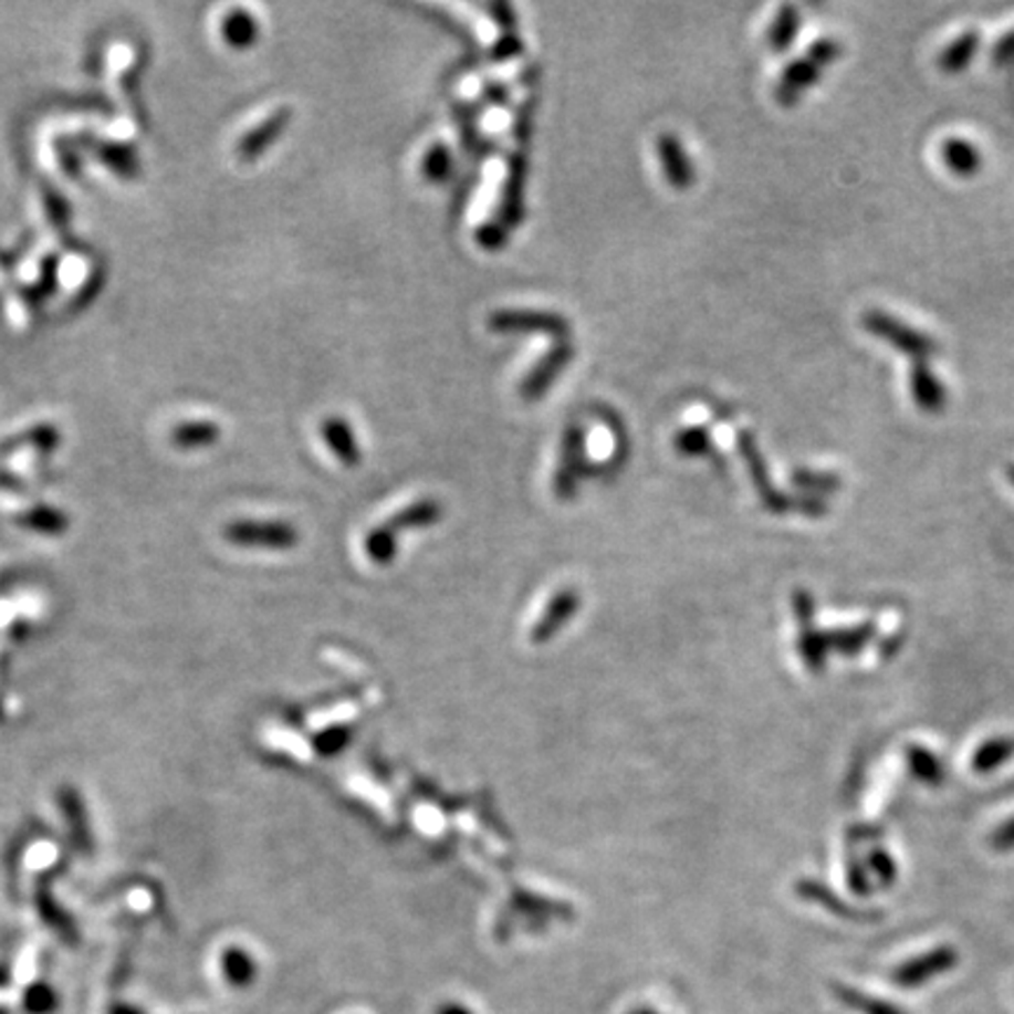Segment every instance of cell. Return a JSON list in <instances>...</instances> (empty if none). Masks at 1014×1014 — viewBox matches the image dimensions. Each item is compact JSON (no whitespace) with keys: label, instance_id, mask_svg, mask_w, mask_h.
<instances>
[{"label":"cell","instance_id":"35","mask_svg":"<svg viewBox=\"0 0 1014 1014\" xmlns=\"http://www.w3.org/2000/svg\"><path fill=\"white\" fill-rule=\"evenodd\" d=\"M348 742H351V729H348V725H332V729L315 735L313 748L322 756H336V754H341L343 750L348 748Z\"/></svg>","mask_w":1014,"mask_h":1014},{"label":"cell","instance_id":"42","mask_svg":"<svg viewBox=\"0 0 1014 1014\" xmlns=\"http://www.w3.org/2000/svg\"><path fill=\"white\" fill-rule=\"evenodd\" d=\"M869 869L878 874V878H881V881L888 886L895 881V876H897V869L892 865V859L888 857V853H881V850H874L869 855Z\"/></svg>","mask_w":1014,"mask_h":1014},{"label":"cell","instance_id":"33","mask_svg":"<svg viewBox=\"0 0 1014 1014\" xmlns=\"http://www.w3.org/2000/svg\"><path fill=\"white\" fill-rule=\"evenodd\" d=\"M796 890H798V895L813 899V902H817V905H822V907H827L829 911H834V913H838V916H846V918H863V913H859V911H855V909H850V907H846V905H840V902H838V897H836L829 888L819 886L817 881H801Z\"/></svg>","mask_w":1014,"mask_h":1014},{"label":"cell","instance_id":"6","mask_svg":"<svg viewBox=\"0 0 1014 1014\" xmlns=\"http://www.w3.org/2000/svg\"><path fill=\"white\" fill-rule=\"evenodd\" d=\"M573 355H576V348H573L571 341H557L554 346L541 357L539 365H535L520 386V395L526 401H539L545 397V393L552 388V383L557 380V376L571 365Z\"/></svg>","mask_w":1014,"mask_h":1014},{"label":"cell","instance_id":"20","mask_svg":"<svg viewBox=\"0 0 1014 1014\" xmlns=\"http://www.w3.org/2000/svg\"><path fill=\"white\" fill-rule=\"evenodd\" d=\"M219 965H221L223 980L231 986H236V989L252 986L254 980H257V972H259L257 961L252 959V953L247 949H242V947L223 949Z\"/></svg>","mask_w":1014,"mask_h":1014},{"label":"cell","instance_id":"23","mask_svg":"<svg viewBox=\"0 0 1014 1014\" xmlns=\"http://www.w3.org/2000/svg\"><path fill=\"white\" fill-rule=\"evenodd\" d=\"M92 150L97 153V158L111 167V171H116L123 179H134L139 175V163L134 150L121 144H111V142H92Z\"/></svg>","mask_w":1014,"mask_h":1014},{"label":"cell","instance_id":"41","mask_svg":"<svg viewBox=\"0 0 1014 1014\" xmlns=\"http://www.w3.org/2000/svg\"><path fill=\"white\" fill-rule=\"evenodd\" d=\"M533 111H535V100L529 97L520 111L514 116V137L520 144H526L531 137V127H533Z\"/></svg>","mask_w":1014,"mask_h":1014},{"label":"cell","instance_id":"14","mask_svg":"<svg viewBox=\"0 0 1014 1014\" xmlns=\"http://www.w3.org/2000/svg\"><path fill=\"white\" fill-rule=\"evenodd\" d=\"M656 146H658V156H660V163H662L665 179L672 184L677 190L691 188L693 181H696V167H693L691 158H688V153H686L681 139L675 137V134H662Z\"/></svg>","mask_w":1014,"mask_h":1014},{"label":"cell","instance_id":"30","mask_svg":"<svg viewBox=\"0 0 1014 1014\" xmlns=\"http://www.w3.org/2000/svg\"><path fill=\"white\" fill-rule=\"evenodd\" d=\"M1012 754H1014V740L996 738V740H989L986 744H982L978 754H974L972 759V765H974V771L991 773V771H996L999 765H1003Z\"/></svg>","mask_w":1014,"mask_h":1014},{"label":"cell","instance_id":"37","mask_svg":"<svg viewBox=\"0 0 1014 1014\" xmlns=\"http://www.w3.org/2000/svg\"><path fill=\"white\" fill-rule=\"evenodd\" d=\"M840 52H844V45H840V41H836L834 35H822L817 38V41L811 43V48L806 50V54L811 56L813 62H817L822 69H827L829 64H834Z\"/></svg>","mask_w":1014,"mask_h":1014},{"label":"cell","instance_id":"21","mask_svg":"<svg viewBox=\"0 0 1014 1014\" xmlns=\"http://www.w3.org/2000/svg\"><path fill=\"white\" fill-rule=\"evenodd\" d=\"M60 806H62V813L69 822V829L75 838V844H79L81 850H90V844H92V836H90V822H87V811H85V803L81 798V794L75 792L73 787H64L60 790Z\"/></svg>","mask_w":1014,"mask_h":1014},{"label":"cell","instance_id":"38","mask_svg":"<svg viewBox=\"0 0 1014 1014\" xmlns=\"http://www.w3.org/2000/svg\"><path fill=\"white\" fill-rule=\"evenodd\" d=\"M56 993L48 984H33L27 996H24V1007L31 1014H50L56 1007Z\"/></svg>","mask_w":1014,"mask_h":1014},{"label":"cell","instance_id":"16","mask_svg":"<svg viewBox=\"0 0 1014 1014\" xmlns=\"http://www.w3.org/2000/svg\"><path fill=\"white\" fill-rule=\"evenodd\" d=\"M322 437H324V442H327L330 451L338 458V461L343 466H357L362 461V449H359V442L355 439V432L351 428V424L346 418H341V416H332L327 418L322 424Z\"/></svg>","mask_w":1014,"mask_h":1014},{"label":"cell","instance_id":"5","mask_svg":"<svg viewBox=\"0 0 1014 1014\" xmlns=\"http://www.w3.org/2000/svg\"><path fill=\"white\" fill-rule=\"evenodd\" d=\"M585 445H587V435L583 426L571 424L562 437L560 466H557V474H554V493H557L564 501L573 499L578 491L583 468H585Z\"/></svg>","mask_w":1014,"mask_h":1014},{"label":"cell","instance_id":"19","mask_svg":"<svg viewBox=\"0 0 1014 1014\" xmlns=\"http://www.w3.org/2000/svg\"><path fill=\"white\" fill-rule=\"evenodd\" d=\"M442 514H445L442 503L435 501V499H420V501L407 505L405 510H399L397 514H393L386 524L399 535L401 531L428 529V526H432V524H437L439 520H442Z\"/></svg>","mask_w":1014,"mask_h":1014},{"label":"cell","instance_id":"10","mask_svg":"<svg viewBox=\"0 0 1014 1014\" xmlns=\"http://www.w3.org/2000/svg\"><path fill=\"white\" fill-rule=\"evenodd\" d=\"M819 79H822V66L817 62H813L808 54L796 56L794 62H790L782 69V75L775 85L777 104L794 106L803 97V92L815 87Z\"/></svg>","mask_w":1014,"mask_h":1014},{"label":"cell","instance_id":"22","mask_svg":"<svg viewBox=\"0 0 1014 1014\" xmlns=\"http://www.w3.org/2000/svg\"><path fill=\"white\" fill-rule=\"evenodd\" d=\"M171 439H175V445L181 449L212 447L221 439V428L215 420H186V424H179L175 428Z\"/></svg>","mask_w":1014,"mask_h":1014},{"label":"cell","instance_id":"7","mask_svg":"<svg viewBox=\"0 0 1014 1014\" xmlns=\"http://www.w3.org/2000/svg\"><path fill=\"white\" fill-rule=\"evenodd\" d=\"M526 179H529V158L526 150H514L508 158V175L503 184V194H501V205H499V219L503 226H508L510 231L522 223L524 219V190H526Z\"/></svg>","mask_w":1014,"mask_h":1014},{"label":"cell","instance_id":"29","mask_svg":"<svg viewBox=\"0 0 1014 1014\" xmlns=\"http://www.w3.org/2000/svg\"><path fill=\"white\" fill-rule=\"evenodd\" d=\"M874 633H876V627L869 623V625H859V627H853V629H838V633L825 635V639H827V648L829 650H838V654L855 656L871 641Z\"/></svg>","mask_w":1014,"mask_h":1014},{"label":"cell","instance_id":"32","mask_svg":"<svg viewBox=\"0 0 1014 1014\" xmlns=\"http://www.w3.org/2000/svg\"><path fill=\"white\" fill-rule=\"evenodd\" d=\"M836 993H838V999L844 1001L848 1007L863 1012V1014H907L905 1010L895 1007L892 1003L871 999V996H867V993H859V991H853V989L838 986Z\"/></svg>","mask_w":1014,"mask_h":1014},{"label":"cell","instance_id":"9","mask_svg":"<svg viewBox=\"0 0 1014 1014\" xmlns=\"http://www.w3.org/2000/svg\"><path fill=\"white\" fill-rule=\"evenodd\" d=\"M909 390L918 409L926 414H940L949 405L947 383L932 372L926 359H916L909 367Z\"/></svg>","mask_w":1014,"mask_h":1014},{"label":"cell","instance_id":"24","mask_svg":"<svg viewBox=\"0 0 1014 1014\" xmlns=\"http://www.w3.org/2000/svg\"><path fill=\"white\" fill-rule=\"evenodd\" d=\"M798 29H801V12L796 6H782L773 19V24L769 29V45L775 50V52H784V50H790L796 41V35H798Z\"/></svg>","mask_w":1014,"mask_h":1014},{"label":"cell","instance_id":"36","mask_svg":"<svg viewBox=\"0 0 1014 1014\" xmlns=\"http://www.w3.org/2000/svg\"><path fill=\"white\" fill-rule=\"evenodd\" d=\"M510 228L503 226L499 219H493V221H484L480 228H477V242H480L482 250L487 252H501L503 247L508 244L510 240Z\"/></svg>","mask_w":1014,"mask_h":1014},{"label":"cell","instance_id":"17","mask_svg":"<svg viewBox=\"0 0 1014 1014\" xmlns=\"http://www.w3.org/2000/svg\"><path fill=\"white\" fill-rule=\"evenodd\" d=\"M980 48H982V33L978 29H965L963 33L955 35L940 54H937V66H940L944 73H961L972 64L974 54L980 52Z\"/></svg>","mask_w":1014,"mask_h":1014},{"label":"cell","instance_id":"8","mask_svg":"<svg viewBox=\"0 0 1014 1014\" xmlns=\"http://www.w3.org/2000/svg\"><path fill=\"white\" fill-rule=\"evenodd\" d=\"M290 123H292V108L290 106H282V108L273 111L271 116L263 118L259 125H254L247 134H242V137L238 139V144H236V156L242 163H254L257 158H261L263 153L282 137L284 129L290 127Z\"/></svg>","mask_w":1014,"mask_h":1014},{"label":"cell","instance_id":"47","mask_svg":"<svg viewBox=\"0 0 1014 1014\" xmlns=\"http://www.w3.org/2000/svg\"><path fill=\"white\" fill-rule=\"evenodd\" d=\"M45 205H48V212H50L54 223H64L66 221V202L60 196H54V194H50V190H45Z\"/></svg>","mask_w":1014,"mask_h":1014},{"label":"cell","instance_id":"3","mask_svg":"<svg viewBox=\"0 0 1014 1014\" xmlns=\"http://www.w3.org/2000/svg\"><path fill=\"white\" fill-rule=\"evenodd\" d=\"M223 539L236 545V547H247V550H271V552H284V550H294L299 545V531L290 522H280V520H236L231 524H226L223 529Z\"/></svg>","mask_w":1014,"mask_h":1014},{"label":"cell","instance_id":"34","mask_svg":"<svg viewBox=\"0 0 1014 1014\" xmlns=\"http://www.w3.org/2000/svg\"><path fill=\"white\" fill-rule=\"evenodd\" d=\"M909 765H911V773L918 780L928 782V784H937L944 775L942 761L937 759L934 754H930L928 750H921V748H911L909 750Z\"/></svg>","mask_w":1014,"mask_h":1014},{"label":"cell","instance_id":"1","mask_svg":"<svg viewBox=\"0 0 1014 1014\" xmlns=\"http://www.w3.org/2000/svg\"><path fill=\"white\" fill-rule=\"evenodd\" d=\"M738 449H740L744 466H748V472L752 477L754 489L759 491L761 503L769 508L771 512H777V514H782V512H801V514H808V516L827 514V503L822 501L819 495H808V493L787 495V493H782L780 489H775V484L771 480L769 466H765L763 451L759 447V439H756V435L752 430H740L738 432Z\"/></svg>","mask_w":1014,"mask_h":1014},{"label":"cell","instance_id":"51","mask_svg":"<svg viewBox=\"0 0 1014 1014\" xmlns=\"http://www.w3.org/2000/svg\"><path fill=\"white\" fill-rule=\"evenodd\" d=\"M1005 474H1007V480H1010V484L1014 487V463H1007V468H1005Z\"/></svg>","mask_w":1014,"mask_h":1014},{"label":"cell","instance_id":"2","mask_svg":"<svg viewBox=\"0 0 1014 1014\" xmlns=\"http://www.w3.org/2000/svg\"><path fill=\"white\" fill-rule=\"evenodd\" d=\"M859 324H863L871 336L888 343L890 348L899 351L902 355H909L913 362L916 359L928 362L932 355L942 351V343L937 341L932 334L918 330V327H911L909 322L899 320L897 315L881 311V309H869L867 313H863Z\"/></svg>","mask_w":1014,"mask_h":1014},{"label":"cell","instance_id":"13","mask_svg":"<svg viewBox=\"0 0 1014 1014\" xmlns=\"http://www.w3.org/2000/svg\"><path fill=\"white\" fill-rule=\"evenodd\" d=\"M794 608H796V616H798V623H801L798 648H801L803 662H806L813 669H819L822 665H825V660L829 656V648H827L825 635L815 633V627H813V602H811V597L806 595V592H796Z\"/></svg>","mask_w":1014,"mask_h":1014},{"label":"cell","instance_id":"49","mask_svg":"<svg viewBox=\"0 0 1014 1014\" xmlns=\"http://www.w3.org/2000/svg\"><path fill=\"white\" fill-rule=\"evenodd\" d=\"M435 1014H474V1012H472L470 1007L461 1005V1003H451V1001H447V1003H442V1005L437 1007Z\"/></svg>","mask_w":1014,"mask_h":1014},{"label":"cell","instance_id":"11","mask_svg":"<svg viewBox=\"0 0 1014 1014\" xmlns=\"http://www.w3.org/2000/svg\"><path fill=\"white\" fill-rule=\"evenodd\" d=\"M955 963H959V955H955L953 949H949V947L934 949V951L921 955V959H913V961H909L905 965H899L892 972V982L897 986H905V989L921 986V984L930 982L932 978H937V974H944L947 970H951Z\"/></svg>","mask_w":1014,"mask_h":1014},{"label":"cell","instance_id":"44","mask_svg":"<svg viewBox=\"0 0 1014 1014\" xmlns=\"http://www.w3.org/2000/svg\"><path fill=\"white\" fill-rule=\"evenodd\" d=\"M991 60L996 64H1010L1014 62V29L1003 33L999 38V43L991 48Z\"/></svg>","mask_w":1014,"mask_h":1014},{"label":"cell","instance_id":"40","mask_svg":"<svg viewBox=\"0 0 1014 1014\" xmlns=\"http://www.w3.org/2000/svg\"><path fill=\"white\" fill-rule=\"evenodd\" d=\"M522 54H524V43H522V38L516 35V31L501 33L499 41H495L493 48H491V60L493 62H510V60H516V56H522Z\"/></svg>","mask_w":1014,"mask_h":1014},{"label":"cell","instance_id":"48","mask_svg":"<svg viewBox=\"0 0 1014 1014\" xmlns=\"http://www.w3.org/2000/svg\"><path fill=\"white\" fill-rule=\"evenodd\" d=\"M993 844H996V848H1001V850L1014 848V819H1010L1005 827H1001L996 832V836H993Z\"/></svg>","mask_w":1014,"mask_h":1014},{"label":"cell","instance_id":"43","mask_svg":"<svg viewBox=\"0 0 1014 1014\" xmlns=\"http://www.w3.org/2000/svg\"><path fill=\"white\" fill-rule=\"evenodd\" d=\"M487 10L491 12V17L495 19V24L501 27L503 33L516 31V14H514V8L510 3H489Z\"/></svg>","mask_w":1014,"mask_h":1014},{"label":"cell","instance_id":"52","mask_svg":"<svg viewBox=\"0 0 1014 1014\" xmlns=\"http://www.w3.org/2000/svg\"><path fill=\"white\" fill-rule=\"evenodd\" d=\"M116 1014H139V1012H134V1010H127V1007H121V1010H116Z\"/></svg>","mask_w":1014,"mask_h":1014},{"label":"cell","instance_id":"39","mask_svg":"<svg viewBox=\"0 0 1014 1014\" xmlns=\"http://www.w3.org/2000/svg\"><path fill=\"white\" fill-rule=\"evenodd\" d=\"M38 909H41V913H43V918H45V923H48V926H52L54 930H60L69 942H73V926H71V921L60 911V907H56L48 895L38 897Z\"/></svg>","mask_w":1014,"mask_h":1014},{"label":"cell","instance_id":"27","mask_svg":"<svg viewBox=\"0 0 1014 1014\" xmlns=\"http://www.w3.org/2000/svg\"><path fill=\"white\" fill-rule=\"evenodd\" d=\"M675 449L686 458H704L714 453V439L707 426H686L675 435Z\"/></svg>","mask_w":1014,"mask_h":1014},{"label":"cell","instance_id":"46","mask_svg":"<svg viewBox=\"0 0 1014 1014\" xmlns=\"http://www.w3.org/2000/svg\"><path fill=\"white\" fill-rule=\"evenodd\" d=\"M482 94H484V100H487L489 104H495V106H505V104H510V90H508L503 83H489V85H484Z\"/></svg>","mask_w":1014,"mask_h":1014},{"label":"cell","instance_id":"28","mask_svg":"<svg viewBox=\"0 0 1014 1014\" xmlns=\"http://www.w3.org/2000/svg\"><path fill=\"white\" fill-rule=\"evenodd\" d=\"M397 539L399 535L386 522L372 529L365 539L367 557L378 566H388L397 557Z\"/></svg>","mask_w":1014,"mask_h":1014},{"label":"cell","instance_id":"25","mask_svg":"<svg viewBox=\"0 0 1014 1014\" xmlns=\"http://www.w3.org/2000/svg\"><path fill=\"white\" fill-rule=\"evenodd\" d=\"M453 169H456L453 150L442 142L432 144L426 150L424 160H420V175H424V179L430 184H447L453 177Z\"/></svg>","mask_w":1014,"mask_h":1014},{"label":"cell","instance_id":"26","mask_svg":"<svg viewBox=\"0 0 1014 1014\" xmlns=\"http://www.w3.org/2000/svg\"><path fill=\"white\" fill-rule=\"evenodd\" d=\"M19 524L41 535H62L69 531V516L50 505H35L19 516Z\"/></svg>","mask_w":1014,"mask_h":1014},{"label":"cell","instance_id":"45","mask_svg":"<svg viewBox=\"0 0 1014 1014\" xmlns=\"http://www.w3.org/2000/svg\"><path fill=\"white\" fill-rule=\"evenodd\" d=\"M54 284H56V263H54V259H48L45 265H43L41 278H38V284L33 286V296L45 299L48 294L54 292Z\"/></svg>","mask_w":1014,"mask_h":1014},{"label":"cell","instance_id":"4","mask_svg":"<svg viewBox=\"0 0 1014 1014\" xmlns=\"http://www.w3.org/2000/svg\"><path fill=\"white\" fill-rule=\"evenodd\" d=\"M489 330L495 334H545L568 341L571 324L564 315L531 309H503L489 315Z\"/></svg>","mask_w":1014,"mask_h":1014},{"label":"cell","instance_id":"50","mask_svg":"<svg viewBox=\"0 0 1014 1014\" xmlns=\"http://www.w3.org/2000/svg\"><path fill=\"white\" fill-rule=\"evenodd\" d=\"M629 1014H662V1012H656L654 1007H637V1010H633Z\"/></svg>","mask_w":1014,"mask_h":1014},{"label":"cell","instance_id":"15","mask_svg":"<svg viewBox=\"0 0 1014 1014\" xmlns=\"http://www.w3.org/2000/svg\"><path fill=\"white\" fill-rule=\"evenodd\" d=\"M940 156L951 175L961 177V179H970L974 175H980V169L984 165L982 148L965 137L944 139L940 148Z\"/></svg>","mask_w":1014,"mask_h":1014},{"label":"cell","instance_id":"31","mask_svg":"<svg viewBox=\"0 0 1014 1014\" xmlns=\"http://www.w3.org/2000/svg\"><path fill=\"white\" fill-rule=\"evenodd\" d=\"M792 482L806 491L808 495L817 493H834L840 489V477L834 472H822V470H808V468H796L792 474Z\"/></svg>","mask_w":1014,"mask_h":1014},{"label":"cell","instance_id":"12","mask_svg":"<svg viewBox=\"0 0 1014 1014\" xmlns=\"http://www.w3.org/2000/svg\"><path fill=\"white\" fill-rule=\"evenodd\" d=\"M578 608H581L578 592L571 589V587L560 589L557 595H554L550 599V604L545 606L539 623L533 625L531 641L533 644H547L573 618V614H576Z\"/></svg>","mask_w":1014,"mask_h":1014},{"label":"cell","instance_id":"18","mask_svg":"<svg viewBox=\"0 0 1014 1014\" xmlns=\"http://www.w3.org/2000/svg\"><path fill=\"white\" fill-rule=\"evenodd\" d=\"M221 38L228 48L233 50H250L259 41V24L250 10L233 8L226 12L221 19Z\"/></svg>","mask_w":1014,"mask_h":1014}]
</instances>
